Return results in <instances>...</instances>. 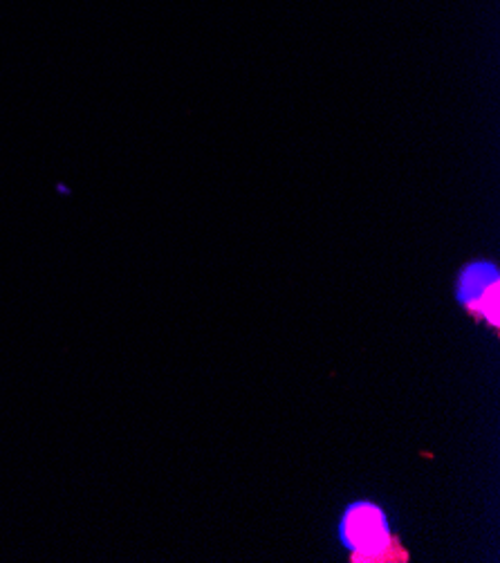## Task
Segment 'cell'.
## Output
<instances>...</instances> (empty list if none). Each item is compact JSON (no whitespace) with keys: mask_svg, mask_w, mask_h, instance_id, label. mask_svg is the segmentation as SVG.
Here are the masks:
<instances>
[{"mask_svg":"<svg viewBox=\"0 0 500 563\" xmlns=\"http://www.w3.org/2000/svg\"><path fill=\"white\" fill-rule=\"evenodd\" d=\"M342 537L355 550V561H398L396 556L402 554L388 534L381 510L370 503L355 505L346 512Z\"/></svg>","mask_w":500,"mask_h":563,"instance_id":"obj_1","label":"cell"},{"mask_svg":"<svg viewBox=\"0 0 500 563\" xmlns=\"http://www.w3.org/2000/svg\"><path fill=\"white\" fill-rule=\"evenodd\" d=\"M458 295L467 310L489 319L491 325H498V274L493 265H469L460 276Z\"/></svg>","mask_w":500,"mask_h":563,"instance_id":"obj_2","label":"cell"}]
</instances>
